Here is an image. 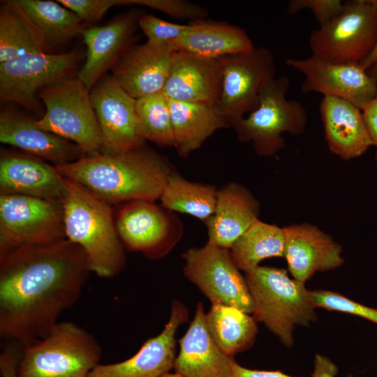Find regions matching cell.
<instances>
[{
	"mask_svg": "<svg viewBox=\"0 0 377 377\" xmlns=\"http://www.w3.org/2000/svg\"><path fill=\"white\" fill-rule=\"evenodd\" d=\"M91 269L64 239L0 255V337L22 347L47 336L80 299Z\"/></svg>",
	"mask_w": 377,
	"mask_h": 377,
	"instance_id": "obj_1",
	"label": "cell"
},
{
	"mask_svg": "<svg viewBox=\"0 0 377 377\" xmlns=\"http://www.w3.org/2000/svg\"><path fill=\"white\" fill-rule=\"evenodd\" d=\"M54 166L64 178L110 205L160 199L175 171L166 156L147 145L120 154L83 156Z\"/></svg>",
	"mask_w": 377,
	"mask_h": 377,
	"instance_id": "obj_2",
	"label": "cell"
},
{
	"mask_svg": "<svg viewBox=\"0 0 377 377\" xmlns=\"http://www.w3.org/2000/svg\"><path fill=\"white\" fill-rule=\"evenodd\" d=\"M65 179L62 206L66 239L82 249L91 272L105 279L117 276L125 267L126 256L112 207L80 184Z\"/></svg>",
	"mask_w": 377,
	"mask_h": 377,
	"instance_id": "obj_3",
	"label": "cell"
},
{
	"mask_svg": "<svg viewBox=\"0 0 377 377\" xmlns=\"http://www.w3.org/2000/svg\"><path fill=\"white\" fill-rule=\"evenodd\" d=\"M253 303V318L263 323L281 343L290 348L296 326H309L317 318L311 290L290 279L281 268L259 266L246 273Z\"/></svg>",
	"mask_w": 377,
	"mask_h": 377,
	"instance_id": "obj_4",
	"label": "cell"
},
{
	"mask_svg": "<svg viewBox=\"0 0 377 377\" xmlns=\"http://www.w3.org/2000/svg\"><path fill=\"white\" fill-rule=\"evenodd\" d=\"M101 355L89 331L73 322H58L47 336L22 347L17 376L88 377Z\"/></svg>",
	"mask_w": 377,
	"mask_h": 377,
	"instance_id": "obj_5",
	"label": "cell"
},
{
	"mask_svg": "<svg viewBox=\"0 0 377 377\" xmlns=\"http://www.w3.org/2000/svg\"><path fill=\"white\" fill-rule=\"evenodd\" d=\"M290 80L286 76L274 77L263 89L258 107L231 125L237 139L251 142L256 154L272 156L285 147L284 133L302 134L307 126L308 114L296 100H287Z\"/></svg>",
	"mask_w": 377,
	"mask_h": 377,
	"instance_id": "obj_6",
	"label": "cell"
},
{
	"mask_svg": "<svg viewBox=\"0 0 377 377\" xmlns=\"http://www.w3.org/2000/svg\"><path fill=\"white\" fill-rule=\"evenodd\" d=\"M45 106L38 127L77 144L84 156L102 154L103 142L90 89L77 77L64 79L42 89Z\"/></svg>",
	"mask_w": 377,
	"mask_h": 377,
	"instance_id": "obj_7",
	"label": "cell"
},
{
	"mask_svg": "<svg viewBox=\"0 0 377 377\" xmlns=\"http://www.w3.org/2000/svg\"><path fill=\"white\" fill-rule=\"evenodd\" d=\"M377 43V5L375 0H352L330 23L311 31L312 54L327 61L360 64Z\"/></svg>",
	"mask_w": 377,
	"mask_h": 377,
	"instance_id": "obj_8",
	"label": "cell"
},
{
	"mask_svg": "<svg viewBox=\"0 0 377 377\" xmlns=\"http://www.w3.org/2000/svg\"><path fill=\"white\" fill-rule=\"evenodd\" d=\"M81 53H34L0 63V101L19 105L40 118L45 106L40 91L74 77Z\"/></svg>",
	"mask_w": 377,
	"mask_h": 377,
	"instance_id": "obj_9",
	"label": "cell"
},
{
	"mask_svg": "<svg viewBox=\"0 0 377 377\" xmlns=\"http://www.w3.org/2000/svg\"><path fill=\"white\" fill-rule=\"evenodd\" d=\"M62 202L0 195V255L66 239Z\"/></svg>",
	"mask_w": 377,
	"mask_h": 377,
	"instance_id": "obj_10",
	"label": "cell"
},
{
	"mask_svg": "<svg viewBox=\"0 0 377 377\" xmlns=\"http://www.w3.org/2000/svg\"><path fill=\"white\" fill-rule=\"evenodd\" d=\"M222 71V90L216 107L230 126L255 110L266 84L275 77V57L267 47L217 59Z\"/></svg>",
	"mask_w": 377,
	"mask_h": 377,
	"instance_id": "obj_11",
	"label": "cell"
},
{
	"mask_svg": "<svg viewBox=\"0 0 377 377\" xmlns=\"http://www.w3.org/2000/svg\"><path fill=\"white\" fill-rule=\"evenodd\" d=\"M183 274L211 302H220L252 314L253 303L246 279L232 260L230 251L207 242L182 255Z\"/></svg>",
	"mask_w": 377,
	"mask_h": 377,
	"instance_id": "obj_12",
	"label": "cell"
},
{
	"mask_svg": "<svg viewBox=\"0 0 377 377\" xmlns=\"http://www.w3.org/2000/svg\"><path fill=\"white\" fill-rule=\"evenodd\" d=\"M170 212L154 201L124 203L117 210L114 220L124 247L151 259L165 256L182 232L180 221Z\"/></svg>",
	"mask_w": 377,
	"mask_h": 377,
	"instance_id": "obj_13",
	"label": "cell"
},
{
	"mask_svg": "<svg viewBox=\"0 0 377 377\" xmlns=\"http://www.w3.org/2000/svg\"><path fill=\"white\" fill-rule=\"evenodd\" d=\"M90 96L101 130L102 154H120L147 145L135 111L136 99L112 75L98 80Z\"/></svg>",
	"mask_w": 377,
	"mask_h": 377,
	"instance_id": "obj_14",
	"label": "cell"
},
{
	"mask_svg": "<svg viewBox=\"0 0 377 377\" xmlns=\"http://www.w3.org/2000/svg\"><path fill=\"white\" fill-rule=\"evenodd\" d=\"M286 64L304 76V93L318 92L346 100L362 110L374 98L377 84L360 64L327 61L316 55L290 58Z\"/></svg>",
	"mask_w": 377,
	"mask_h": 377,
	"instance_id": "obj_15",
	"label": "cell"
},
{
	"mask_svg": "<svg viewBox=\"0 0 377 377\" xmlns=\"http://www.w3.org/2000/svg\"><path fill=\"white\" fill-rule=\"evenodd\" d=\"M142 11L133 9L103 26L87 27L82 32L86 59L77 77L91 90L134 45Z\"/></svg>",
	"mask_w": 377,
	"mask_h": 377,
	"instance_id": "obj_16",
	"label": "cell"
},
{
	"mask_svg": "<svg viewBox=\"0 0 377 377\" xmlns=\"http://www.w3.org/2000/svg\"><path fill=\"white\" fill-rule=\"evenodd\" d=\"M188 318L187 307L174 300L169 320L160 334L147 339L133 356L124 361L100 363L88 377H161L170 372L176 358L175 333Z\"/></svg>",
	"mask_w": 377,
	"mask_h": 377,
	"instance_id": "obj_17",
	"label": "cell"
},
{
	"mask_svg": "<svg viewBox=\"0 0 377 377\" xmlns=\"http://www.w3.org/2000/svg\"><path fill=\"white\" fill-rule=\"evenodd\" d=\"M66 193V179L54 165L21 150L1 151L0 195L62 202Z\"/></svg>",
	"mask_w": 377,
	"mask_h": 377,
	"instance_id": "obj_18",
	"label": "cell"
},
{
	"mask_svg": "<svg viewBox=\"0 0 377 377\" xmlns=\"http://www.w3.org/2000/svg\"><path fill=\"white\" fill-rule=\"evenodd\" d=\"M36 119L11 108L0 112V141L53 165L76 161L84 156L75 143L38 127Z\"/></svg>",
	"mask_w": 377,
	"mask_h": 377,
	"instance_id": "obj_19",
	"label": "cell"
},
{
	"mask_svg": "<svg viewBox=\"0 0 377 377\" xmlns=\"http://www.w3.org/2000/svg\"><path fill=\"white\" fill-rule=\"evenodd\" d=\"M175 52L170 43L147 40L133 45L113 66L111 75L135 99L161 91Z\"/></svg>",
	"mask_w": 377,
	"mask_h": 377,
	"instance_id": "obj_20",
	"label": "cell"
},
{
	"mask_svg": "<svg viewBox=\"0 0 377 377\" xmlns=\"http://www.w3.org/2000/svg\"><path fill=\"white\" fill-rule=\"evenodd\" d=\"M283 230L284 258L295 280L305 283L315 273L336 269L344 263L341 244L317 226L303 223Z\"/></svg>",
	"mask_w": 377,
	"mask_h": 377,
	"instance_id": "obj_21",
	"label": "cell"
},
{
	"mask_svg": "<svg viewBox=\"0 0 377 377\" xmlns=\"http://www.w3.org/2000/svg\"><path fill=\"white\" fill-rule=\"evenodd\" d=\"M222 79L218 59L175 51L163 92L171 100L216 107Z\"/></svg>",
	"mask_w": 377,
	"mask_h": 377,
	"instance_id": "obj_22",
	"label": "cell"
},
{
	"mask_svg": "<svg viewBox=\"0 0 377 377\" xmlns=\"http://www.w3.org/2000/svg\"><path fill=\"white\" fill-rule=\"evenodd\" d=\"M206 313L198 302L194 318L179 339L175 372L184 377H232L233 357L226 355L213 341L206 324Z\"/></svg>",
	"mask_w": 377,
	"mask_h": 377,
	"instance_id": "obj_23",
	"label": "cell"
},
{
	"mask_svg": "<svg viewBox=\"0 0 377 377\" xmlns=\"http://www.w3.org/2000/svg\"><path fill=\"white\" fill-rule=\"evenodd\" d=\"M329 149L343 160L364 154L373 142L362 110L350 102L323 96L319 106Z\"/></svg>",
	"mask_w": 377,
	"mask_h": 377,
	"instance_id": "obj_24",
	"label": "cell"
},
{
	"mask_svg": "<svg viewBox=\"0 0 377 377\" xmlns=\"http://www.w3.org/2000/svg\"><path fill=\"white\" fill-rule=\"evenodd\" d=\"M259 214V202L248 188L233 182L225 184L218 189L214 213L205 223L207 242L230 249Z\"/></svg>",
	"mask_w": 377,
	"mask_h": 377,
	"instance_id": "obj_25",
	"label": "cell"
},
{
	"mask_svg": "<svg viewBox=\"0 0 377 377\" xmlns=\"http://www.w3.org/2000/svg\"><path fill=\"white\" fill-rule=\"evenodd\" d=\"M175 51L207 59H217L252 50L255 46L242 28L224 22L196 20L169 42Z\"/></svg>",
	"mask_w": 377,
	"mask_h": 377,
	"instance_id": "obj_26",
	"label": "cell"
},
{
	"mask_svg": "<svg viewBox=\"0 0 377 377\" xmlns=\"http://www.w3.org/2000/svg\"><path fill=\"white\" fill-rule=\"evenodd\" d=\"M174 145L181 157L198 149L216 131L229 127L216 107L169 99Z\"/></svg>",
	"mask_w": 377,
	"mask_h": 377,
	"instance_id": "obj_27",
	"label": "cell"
},
{
	"mask_svg": "<svg viewBox=\"0 0 377 377\" xmlns=\"http://www.w3.org/2000/svg\"><path fill=\"white\" fill-rule=\"evenodd\" d=\"M41 30L13 0L0 6V63L34 53H52Z\"/></svg>",
	"mask_w": 377,
	"mask_h": 377,
	"instance_id": "obj_28",
	"label": "cell"
},
{
	"mask_svg": "<svg viewBox=\"0 0 377 377\" xmlns=\"http://www.w3.org/2000/svg\"><path fill=\"white\" fill-rule=\"evenodd\" d=\"M206 313L208 331L220 350L228 357L250 348L258 333L253 316L237 307L220 302H211Z\"/></svg>",
	"mask_w": 377,
	"mask_h": 377,
	"instance_id": "obj_29",
	"label": "cell"
},
{
	"mask_svg": "<svg viewBox=\"0 0 377 377\" xmlns=\"http://www.w3.org/2000/svg\"><path fill=\"white\" fill-rule=\"evenodd\" d=\"M283 228L256 221L232 246L230 253L237 267L245 273L259 267L265 258L284 257Z\"/></svg>",
	"mask_w": 377,
	"mask_h": 377,
	"instance_id": "obj_30",
	"label": "cell"
},
{
	"mask_svg": "<svg viewBox=\"0 0 377 377\" xmlns=\"http://www.w3.org/2000/svg\"><path fill=\"white\" fill-rule=\"evenodd\" d=\"M13 1L41 30L53 48L67 44L87 27L75 13L57 1Z\"/></svg>",
	"mask_w": 377,
	"mask_h": 377,
	"instance_id": "obj_31",
	"label": "cell"
},
{
	"mask_svg": "<svg viewBox=\"0 0 377 377\" xmlns=\"http://www.w3.org/2000/svg\"><path fill=\"white\" fill-rule=\"evenodd\" d=\"M217 191L213 185L190 182L175 171L160 200L166 209L188 214L205 223L214 213Z\"/></svg>",
	"mask_w": 377,
	"mask_h": 377,
	"instance_id": "obj_32",
	"label": "cell"
},
{
	"mask_svg": "<svg viewBox=\"0 0 377 377\" xmlns=\"http://www.w3.org/2000/svg\"><path fill=\"white\" fill-rule=\"evenodd\" d=\"M135 111L146 140L161 147H173L169 98L163 91L136 98Z\"/></svg>",
	"mask_w": 377,
	"mask_h": 377,
	"instance_id": "obj_33",
	"label": "cell"
},
{
	"mask_svg": "<svg viewBox=\"0 0 377 377\" xmlns=\"http://www.w3.org/2000/svg\"><path fill=\"white\" fill-rule=\"evenodd\" d=\"M313 302L316 308L356 315L377 323V309H373L327 290H311Z\"/></svg>",
	"mask_w": 377,
	"mask_h": 377,
	"instance_id": "obj_34",
	"label": "cell"
},
{
	"mask_svg": "<svg viewBox=\"0 0 377 377\" xmlns=\"http://www.w3.org/2000/svg\"><path fill=\"white\" fill-rule=\"evenodd\" d=\"M138 5L163 12L177 19L201 20L208 10L198 3L186 0H126V6Z\"/></svg>",
	"mask_w": 377,
	"mask_h": 377,
	"instance_id": "obj_35",
	"label": "cell"
},
{
	"mask_svg": "<svg viewBox=\"0 0 377 377\" xmlns=\"http://www.w3.org/2000/svg\"><path fill=\"white\" fill-rule=\"evenodd\" d=\"M341 0H290L287 7L288 15H294L303 9L312 11L320 27H324L336 18L343 10Z\"/></svg>",
	"mask_w": 377,
	"mask_h": 377,
	"instance_id": "obj_36",
	"label": "cell"
},
{
	"mask_svg": "<svg viewBox=\"0 0 377 377\" xmlns=\"http://www.w3.org/2000/svg\"><path fill=\"white\" fill-rule=\"evenodd\" d=\"M138 26L147 40L165 43L175 40L188 28V24L170 22L147 13L140 16Z\"/></svg>",
	"mask_w": 377,
	"mask_h": 377,
	"instance_id": "obj_37",
	"label": "cell"
},
{
	"mask_svg": "<svg viewBox=\"0 0 377 377\" xmlns=\"http://www.w3.org/2000/svg\"><path fill=\"white\" fill-rule=\"evenodd\" d=\"M75 13L84 23L100 21L108 10L115 6H126V0H57Z\"/></svg>",
	"mask_w": 377,
	"mask_h": 377,
	"instance_id": "obj_38",
	"label": "cell"
},
{
	"mask_svg": "<svg viewBox=\"0 0 377 377\" xmlns=\"http://www.w3.org/2000/svg\"><path fill=\"white\" fill-rule=\"evenodd\" d=\"M22 346L15 342L4 347L0 356V370L2 377H18L17 367Z\"/></svg>",
	"mask_w": 377,
	"mask_h": 377,
	"instance_id": "obj_39",
	"label": "cell"
},
{
	"mask_svg": "<svg viewBox=\"0 0 377 377\" xmlns=\"http://www.w3.org/2000/svg\"><path fill=\"white\" fill-rule=\"evenodd\" d=\"M362 112L373 146L376 149L375 160L377 162V91L374 98L362 110Z\"/></svg>",
	"mask_w": 377,
	"mask_h": 377,
	"instance_id": "obj_40",
	"label": "cell"
},
{
	"mask_svg": "<svg viewBox=\"0 0 377 377\" xmlns=\"http://www.w3.org/2000/svg\"><path fill=\"white\" fill-rule=\"evenodd\" d=\"M232 377H302L293 376L280 371H261L246 368L233 358L231 363Z\"/></svg>",
	"mask_w": 377,
	"mask_h": 377,
	"instance_id": "obj_41",
	"label": "cell"
},
{
	"mask_svg": "<svg viewBox=\"0 0 377 377\" xmlns=\"http://www.w3.org/2000/svg\"><path fill=\"white\" fill-rule=\"evenodd\" d=\"M313 362L314 368L311 377H336L338 367L328 357L316 353Z\"/></svg>",
	"mask_w": 377,
	"mask_h": 377,
	"instance_id": "obj_42",
	"label": "cell"
},
{
	"mask_svg": "<svg viewBox=\"0 0 377 377\" xmlns=\"http://www.w3.org/2000/svg\"><path fill=\"white\" fill-rule=\"evenodd\" d=\"M375 2L377 5V0H375ZM376 62H377V43L371 53L365 59H364L360 64V65L367 71Z\"/></svg>",
	"mask_w": 377,
	"mask_h": 377,
	"instance_id": "obj_43",
	"label": "cell"
},
{
	"mask_svg": "<svg viewBox=\"0 0 377 377\" xmlns=\"http://www.w3.org/2000/svg\"><path fill=\"white\" fill-rule=\"evenodd\" d=\"M368 74L377 84V62H376L372 66L367 70Z\"/></svg>",
	"mask_w": 377,
	"mask_h": 377,
	"instance_id": "obj_44",
	"label": "cell"
},
{
	"mask_svg": "<svg viewBox=\"0 0 377 377\" xmlns=\"http://www.w3.org/2000/svg\"><path fill=\"white\" fill-rule=\"evenodd\" d=\"M161 377H184V376L177 374L176 372H175L173 374L168 372V373H166V374H163Z\"/></svg>",
	"mask_w": 377,
	"mask_h": 377,
	"instance_id": "obj_45",
	"label": "cell"
}]
</instances>
